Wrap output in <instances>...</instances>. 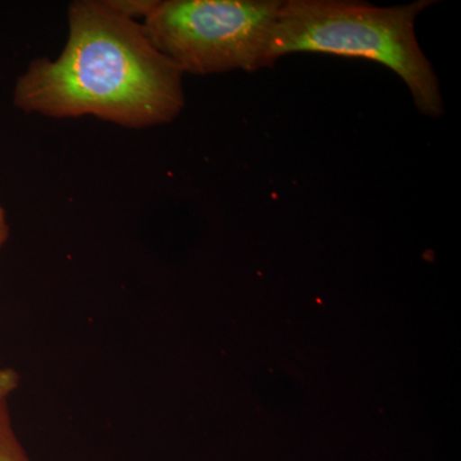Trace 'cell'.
I'll return each mask as SVG.
<instances>
[{"instance_id": "obj_7", "label": "cell", "mask_w": 461, "mask_h": 461, "mask_svg": "<svg viewBox=\"0 0 461 461\" xmlns=\"http://www.w3.org/2000/svg\"><path fill=\"white\" fill-rule=\"evenodd\" d=\"M9 236V224L7 220V213H5V208L0 206V248L3 247L5 241H7Z\"/></svg>"}, {"instance_id": "obj_6", "label": "cell", "mask_w": 461, "mask_h": 461, "mask_svg": "<svg viewBox=\"0 0 461 461\" xmlns=\"http://www.w3.org/2000/svg\"><path fill=\"white\" fill-rule=\"evenodd\" d=\"M20 384V375L12 368L0 366V402L7 400Z\"/></svg>"}, {"instance_id": "obj_3", "label": "cell", "mask_w": 461, "mask_h": 461, "mask_svg": "<svg viewBox=\"0 0 461 461\" xmlns=\"http://www.w3.org/2000/svg\"><path fill=\"white\" fill-rule=\"evenodd\" d=\"M282 0H157L141 25L182 74L266 68Z\"/></svg>"}, {"instance_id": "obj_4", "label": "cell", "mask_w": 461, "mask_h": 461, "mask_svg": "<svg viewBox=\"0 0 461 461\" xmlns=\"http://www.w3.org/2000/svg\"><path fill=\"white\" fill-rule=\"evenodd\" d=\"M0 461H30L12 426L7 400L0 402Z\"/></svg>"}, {"instance_id": "obj_1", "label": "cell", "mask_w": 461, "mask_h": 461, "mask_svg": "<svg viewBox=\"0 0 461 461\" xmlns=\"http://www.w3.org/2000/svg\"><path fill=\"white\" fill-rule=\"evenodd\" d=\"M68 29L56 59L36 58L17 78L14 107L58 120L93 115L136 130L181 113L184 74L151 44L141 23L108 0H77L68 8Z\"/></svg>"}, {"instance_id": "obj_5", "label": "cell", "mask_w": 461, "mask_h": 461, "mask_svg": "<svg viewBox=\"0 0 461 461\" xmlns=\"http://www.w3.org/2000/svg\"><path fill=\"white\" fill-rule=\"evenodd\" d=\"M109 5L123 16L138 21L148 17L157 0H108Z\"/></svg>"}, {"instance_id": "obj_2", "label": "cell", "mask_w": 461, "mask_h": 461, "mask_svg": "<svg viewBox=\"0 0 461 461\" xmlns=\"http://www.w3.org/2000/svg\"><path fill=\"white\" fill-rule=\"evenodd\" d=\"M432 5L429 0L393 7L357 0H286L269 36L266 67L300 51L372 60L402 78L420 113L441 117L438 77L415 35V21Z\"/></svg>"}]
</instances>
